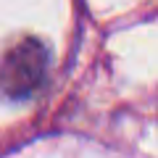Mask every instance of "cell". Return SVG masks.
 <instances>
[{"instance_id": "6da1fadb", "label": "cell", "mask_w": 158, "mask_h": 158, "mask_svg": "<svg viewBox=\"0 0 158 158\" xmlns=\"http://www.w3.org/2000/svg\"><path fill=\"white\" fill-rule=\"evenodd\" d=\"M48 77V48L40 40H21L0 58V98L29 100Z\"/></svg>"}]
</instances>
